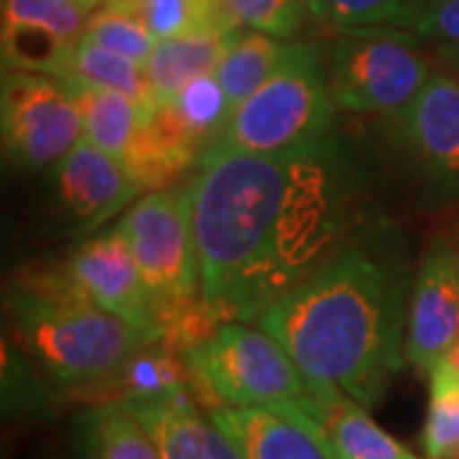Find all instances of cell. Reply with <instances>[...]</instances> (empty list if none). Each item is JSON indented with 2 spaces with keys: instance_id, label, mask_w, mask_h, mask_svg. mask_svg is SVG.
Listing matches in <instances>:
<instances>
[{
  "instance_id": "obj_20",
  "label": "cell",
  "mask_w": 459,
  "mask_h": 459,
  "mask_svg": "<svg viewBox=\"0 0 459 459\" xmlns=\"http://www.w3.org/2000/svg\"><path fill=\"white\" fill-rule=\"evenodd\" d=\"M65 80H77V82L105 87V90H113V92H120L126 98L135 100L146 110V120L156 110V102H153V95H151L143 65L133 62L123 54L102 49L92 41L82 39L77 44Z\"/></svg>"
},
{
  "instance_id": "obj_13",
  "label": "cell",
  "mask_w": 459,
  "mask_h": 459,
  "mask_svg": "<svg viewBox=\"0 0 459 459\" xmlns=\"http://www.w3.org/2000/svg\"><path fill=\"white\" fill-rule=\"evenodd\" d=\"M243 459H337L325 431L301 406L210 411Z\"/></svg>"
},
{
  "instance_id": "obj_3",
  "label": "cell",
  "mask_w": 459,
  "mask_h": 459,
  "mask_svg": "<svg viewBox=\"0 0 459 459\" xmlns=\"http://www.w3.org/2000/svg\"><path fill=\"white\" fill-rule=\"evenodd\" d=\"M3 307L23 352L51 385L66 391L110 383L141 350L159 342L100 309L62 271L16 279L5 289Z\"/></svg>"
},
{
  "instance_id": "obj_27",
  "label": "cell",
  "mask_w": 459,
  "mask_h": 459,
  "mask_svg": "<svg viewBox=\"0 0 459 459\" xmlns=\"http://www.w3.org/2000/svg\"><path fill=\"white\" fill-rule=\"evenodd\" d=\"M411 31L421 36L444 62L459 59V0H424Z\"/></svg>"
},
{
  "instance_id": "obj_28",
  "label": "cell",
  "mask_w": 459,
  "mask_h": 459,
  "mask_svg": "<svg viewBox=\"0 0 459 459\" xmlns=\"http://www.w3.org/2000/svg\"><path fill=\"white\" fill-rule=\"evenodd\" d=\"M442 360L446 362V365H449V368H452V370H455V373L459 376V340L455 342V347H452V350H449V352L444 355Z\"/></svg>"
},
{
  "instance_id": "obj_11",
  "label": "cell",
  "mask_w": 459,
  "mask_h": 459,
  "mask_svg": "<svg viewBox=\"0 0 459 459\" xmlns=\"http://www.w3.org/2000/svg\"><path fill=\"white\" fill-rule=\"evenodd\" d=\"M62 273L100 309L143 329L159 342H166L161 304L148 289L131 247L117 228L84 240L66 258Z\"/></svg>"
},
{
  "instance_id": "obj_2",
  "label": "cell",
  "mask_w": 459,
  "mask_h": 459,
  "mask_svg": "<svg viewBox=\"0 0 459 459\" xmlns=\"http://www.w3.org/2000/svg\"><path fill=\"white\" fill-rule=\"evenodd\" d=\"M413 276L401 230L377 220L255 325L283 344L314 395L373 409L406 365Z\"/></svg>"
},
{
  "instance_id": "obj_23",
  "label": "cell",
  "mask_w": 459,
  "mask_h": 459,
  "mask_svg": "<svg viewBox=\"0 0 459 459\" xmlns=\"http://www.w3.org/2000/svg\"><path fill=\"white\" fill-rule=\"evenodd\" d=\"M82 39L98 44L102 49L123 54L138 65H146L148 54L156 47V39L148 31L143 18L138 16L126 0H113L108 5L90 11Z\"/></svg>"
},
{
  "instance_id": "obj_7",
  "label": "cell",
  "mask_w": 459,
  "mask_h": 459,
  "mask_svg": "<svg viewBox=\"0 0 459 459\" xmlns=\"http://www.w3.org/2000/svg\"><path fill=\"white\" fill-rule=\"evenodd\" d=\"M189 380L217 406H312L314 394L291 355L258 325L222 322L184 350ZM214 406V409H217Z\"/></svg>"
},
{
  "instance_id": "obj_15",
  "label": "cell",
  "mask_w": 459,
  "mask_h": 459,
  "mask_svg": "<svg viewBox=\"0 0 459 459\" xmlns=\"http://www.w3.org/2000/svg\"><path fill=\"white\" fill-rule=\"evenodd\" d=\"M240 31L243 26L202 29V31H189L156 41L143 65L156 108L174 98L184 84H189L202 74H212Z\"/></svg>"
},
{
  "instance_id": "obj_29",
  "label": "cell",
  "mask_w": 459,
  "mask_h": 459,
  "mask_svg": "<svg viewBox=\"0 0 459 459\" xmlns=\"http://www.w3.org/2000/svg\"><path fill=\"white\" fill-rule=\"evenodd\" d=\"M87 11H95V8H100V5H108V3H113V0H80Z\"/></svg>"
},
{
  "instance_id": "obj_21",
  "label": "cell",
  "mask_w": 459,
  "mask_h": 459,
  "mask_svg": "<svg viewBox=\"0 0 459 459\" xmlns=\"http://www.w3.org/2000/svg\"><path fill=\"white\" fill-rule=\"evenodd\" d=\"M143 18L156 41L202 29L240 26L230 16L222 0H126Z\"/></svg>"
},
{
  "instance_id": "obj_10",
  "label": "cell",
  "mask_w": 459,
  "mask_h": 459,
  "mask_svg": "<svg viewBox=\"0 0 459 459\" xmlns=\"http://www.w3.org/2000/svg\"><path fill=\"white\" fill-rule=\"evenodd\" d=\"M395 141L411 171L437 202H459V77L434 72L403 113Z\"/></svg>"
},
{
  "instance_id": "obj_1",
  "label": "cell",
  "mask_w": 459,
  "mask_h": 459,
  "mask_svg": "<svg viewBox=\"0 0 459 459\" xmlns=\"http://www.w3.org/2000/svg\"><path fill=\"white\" fill-rule=\"evenodd\" d=\"M189 192L202 299L220 325L255 322L383 220L358 151L332 133L207 159Z\"/></svg>"
},
{
  "instance_id": "obj_5",
  "label": "cell",
  "mask_w": 459,
  "mask_h": 459,
  "mask_svg": "<svg viewBox=\"0 0 459 459\" xmlns=\"http://www.w3.org/2000/svg\"><path fill=\"white\" fill-rule=\"evenodd\" d=\"M334 113L325 49L309 41L286 44L271 77L232 113L225 133L202 161L309 143L332 133Z\"/></svg>"
},
{
  "instance_id": "obj_17",
  "label": "cell",
  "mask_w": 459,
  "mask_h": 459,
  "mask_svg": "<svg viewBox=\"0 0 459 459\" xmlns=\"http://www.w3.org/2000/svg\"><path fill=\"white\" fill-rule=\"evenodd\" d=\"M74 442L82 459H161L159 444L141 416L117 398L77 413Z\"/></svg>"
},
{
  "instance_id": "obj_30",
  "label": "cell",
  "mask_w": 459,
  "mask_h": 459,
  "mask_svg": "<svg viewBox=\"0 0 459 459\" xmlns=\"http://www.w3.org/2000/svg\"><path fill=\"white\" fill-rule=\"evenodd\" d=\"M446 65L452 66V69H455V72H457V77H459V59H449V62H446Z\"/></svg>"
},
{
  "instance_id": "obj_19",
  "label": "cell",
  "mask_w": 459,
  "mask_h": 459,
  "mask_svg": "<svg viewBox=\"0 0 459 459\" xmlns=\"http://www.w3.org/2000/svg\"><path fill=\"white\" fill-rule=\"evenodd\" d=\"M283 49H286V41H281L276 36L250 31V29L240 31L228 54L222 56V62L214 69V77L232 110H238L271 77V72L283 56Z\"/></svg>"
},
{
  "instance_id": "obj_26",
  "label": "cell",
  "mask_w": 459,
  "mask_h": 459,
  "mask_svg": "<svg viewBox=\"0 0 459 459\" xmlns=\"http://www.w3.org/2000/svg\"><path fill=\"white\" fill-rule=\"evenodd\" d=\"M222 5L243 29L268 33L281 41L301 31L312 13L307 0H222Z\"/></svg>"
},
{
  "instance_id": "obj_22",
  "label": "cell",
  "mask_w": 459,
  "mask_h": 459,
  "mask_svg": "<svg viewBox=\"0 0 459 459\" xmlns=\"http://www.w3.org/2000/svg\"><path fill=\"white\" fill-rule=\"evenodd\" d=\"M421 444L427 459H459V376L444 360L429 370V411Z\"/></svg>"
},
{
  "instance_id": "obj_25",
  "label": "cell",
  "mask_w": 459,
  "mask_h": 459,
  "mask_svg": "<svg viewBox=\"0 0 459 459\" xmlns=\"http://www.w3.org/2000/svg\"><path fill=\"white\" fill-rule=\"evenodd\" d=\"M424 0H319L314 18L332 29L344 26H394L411 31Z\"/></svg>"
},
{
  "instance_id": "obj_16",
  "label": "cell",
  "mask_w": 459,
  "mask_h": 459,
  "mask_svg": "<svg viewBox=\"0 0 459 459\" xmlns=\"http://www.w3.org/2000/svg\"><path fill=\"white\" fill-rule=\"evenodd\" d=\"M337 459H419L370 419L365 406L340 394L314 395L307 409Z\"/></svg>"
},
{
  "instance_id": "obj_14",
  "label": "cell",
  "mask_w": 459,
  "mask_h": 459,
  "mask_svg": "<svg viewBox=\"0 0 459 459\" xmlns=\"http://www.w3.org/2000/svg\"><path fill=\"white\" fill-rule=\"evenodd\" d=\"M159 444L161 459H243L240 449L217 427L212 413H202L184 388L126 401Z\"/></svg>"
},
{
  "instance_id": "obj_8",
  "label": "cell",
  "mask_w": 459,
  "mask_h": 459,
  "mask_svg": "<svg viewBox=\"0 0 459 459\" xmlns=\"http://www.w3.org/2000/svg\"><path fill=\"white\" fill-rule=\"evenodd\" d=\"M3 156L16 171H47L82 141V115L62 77L3 69Z\"/></svg>"
},
{
  "instance_id": "obj_9",
  "label": "cell",
  "mask_w": 459,
  "mask_h": 459,
  "mask_svg": "<svg viewBox=\"0 0 459 459\" xmlns=\"http://www.w3.org/2000/svg\"><path fill=\"white\" fill-rule=\"evenodd\" d=\"M41 195L51 230L77 238L126 212L143 195V184L123 161L80 141L44 171Z\"/></svg>"
},
{
  "instance_id": "obj_12",
  "label": "cell",
  "mask_w": 459,
  "mask_h": 459,
  "mask_svg": "<svg viewBox=\"0 0 459 459\" xmlns=\"http://www.w3.org/2000/svg\"><path fill=\"white\" fill-rule=\"evenodd\" d=\"M459 340V247L434 238L413 276L406 362L431 370Z\"/></svg>"
},
{
  "instance_id": "obj_24",
  "label": "cell",
  "mask_w": 459,
  "mask_h": 459,
  "mask_svg": "<svg viewBox=\"0 0 459 459\" xmlns=\"http://www.w3.org/2000/svg\"><path fill=\"white\" fill-rule=\"evenodd\" d=\"M16 340H3V413L8 419L47 413L54 403L47 380Z\"/></svg>"
},
{
  "instance_id": "obj_31",
  "label": "cell",
  "mask_w": 459,
  "mask_h": 459,
  "mask_svg": "<svg viewBox=\"0 0 459 459\" xmlns=\"http://www.w3.org/2000/svg\"><path fill=\"white\" fill-rule=\"evenodd\" d=\"M309 3V11H312V16L316 13V5H319V0H307Z\"/></svg>"
},
{
  "instance_id": "obj_18",
  "label": "cell",
  "mask_w": 459,
  "mask_h": 459,
  "mask_svg": "<svg viewBox=\"0 0 459 459\" xmlns=\"http://www.w3.org/2000/svg\"><path fill=\"white\" fill-rule=\"evenodd\" d=\"M66 84L82 115V141L126 164L133 143L146 123V110L135 100L105 87L77 80H66Z\"/></svg>"
},
{
  "instance_id": "obj_4",
  "label": "cell",
  "mask_w": 459,
  "mask_h": 459,
  "mask_svg": "<svg viewBox=\"0 0 459 459\" xmlns=\"http://www.w3.org/2000/svg\"><path fill=\"white\" fill-rule=\"evenodd\" d=\"M115 228L126 238L148 289L161 304L166 340H181L184 350L207 334L186 314L204 309L197 232L189 184L153 189L123 212Z\"/></svg>"
},
{
  "instance_id": "obj_6",
  "label": "cell",
  "mask_w": 459,
  "mask_h": 459,
  "mask_svg": "<svg viewBox=\"0 0 459 459\" xmlns=\"http://www.w3.org/2000/svg\"><path fill=\"white\" fill-rule=\"evenodd\" d=\"M424 44L421 36L394 26L332 29L322 49L337 110L403 113L434 74Z\"/></svg>"
}]
</instances>
